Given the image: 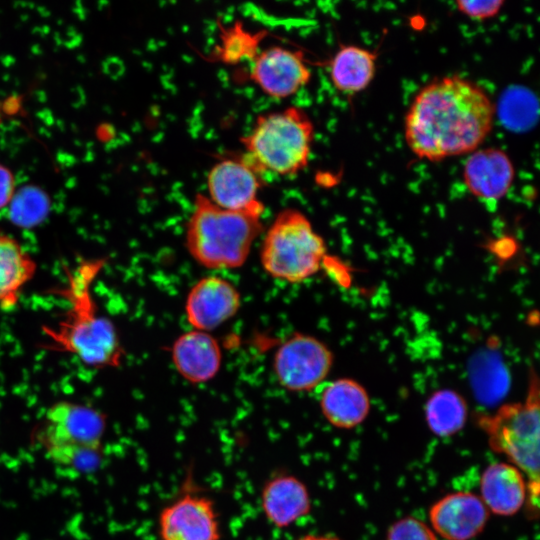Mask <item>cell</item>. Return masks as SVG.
Listing matches in <instances>:
<instances>
[{"mask_svg": "<svg viewBox=\"0 0 540 540\" xmlns=\"http://www.w3.org/2000/svg\"><path fill=\"white\" fill-rule=\"evenodd\" d=\"M184 488L159 513L160 539L220 540L221 528L214 501L192 489L191 481H187Z\"/></svg>", "mask_w": 540, "mask_h": 540, "instance_id": "9c48e42d", "label": "cell"}, {"mask_svg": "<svg viewBox=\"0 0 540 540\" xmlns=\"http://www.w3.org/2000/svg\"><path fill=\"white\" fill-rule=\"evenodd\" d=\"M106 258L82 259L65 272L57 290L68 307L55 325L42 326L43 348L67 353L93 369L117 368L124 348L114 323L99 312L92 286L106 265Z\"/></svg>", "mask_w": 540, "mask_h": 540, "instance_id": "7a4b0ae2", "label": "cell"}, {"mask_svg": "<svg viewBox=\"0 0 540 540\" xmlns=\"http://www.w3.org/2000/svg\"><path fill=\"white\" fill-rule=\"evenodd\" d=\"M314 126L299 107L260 115L241 138L246 158L260 172L295 175L309 163Z\"/></svg>", "mask_w": 540, "mask_h": 540, "instance_id": "5b68a950", "label": "cell"}, {"mask_svg": "<svg viewBox=\"0 0 540 540\" xmlns=\"http://www.w3.org/2000/svg\"><path fill=\"white\" fill-rule=\"evenodd\" d=\"M485 432L490 448L504 456L525 476L528 486V504L534 513L538 510L540 468V406L539 381L532 371L526 399L507 403L491 414L477 419Z\"/></svg>", "mask_w": 540, "mask_h": 540, "instance_id": "277c9868", "label": "cell"}, {"mask_svg": "<svg viewBox=\"0 0 540 540\" xmlns=\"http://www.w3.org/2000/svg\"><path fill=\"white\" fill-rule=\"evenodd\" d=\"M261 174L245 155L224 158L213 165L208 173L207 197L224 209L250 208L261 203L257 197L263 184Z\"/></svg>", "mask_w": 540, "mask_h": 540, "instance_id": "8fae6325", "label": "cell"}, {"mask_svg": "<svg viewBox=\"0 0 540 540\" xmlns=\"http://www.w3.org/2000/svg\"><path fill=\"white\" fill-rule=\"evenodd\" d=\"M457 10L466 17L484 21L495 17L505 4L504 0H487V1H464L458 0L455 2Z\"/></svg>", "mask_w": 540, "mask_h": 540, "instance_id": "d4e9b609", "label": "cell"}, {"mask_svg": "<svg viewBox=\"0 0 540 540\" xmlns=\"http://www.w3.org/2000/svg\"><path fill=\"white\" fill-rule=\"evenodd\" d=\"M514 178L515 169L510 157L495 147L475 150L463 167V180L470 193L487 202L502 199Z\"/></svg>", "mask_w": 540, "mask_h": 540, "instance_id": "9a60e30c", "label": "cell"}, {"mask_svg": "<svg viewBox=\"0 0 540 540\" xmlns=\"http://www.w3.org/2000/svg\"><path fill=\"white\" fill-rule=\"evenodd\" d=\"M325 256V242L306 215L286 208L266 231L260 259L264 270L273 278L300 283L320 270Z\"/></svg>", "mask_w": 540, "mask_h": 540, "instance_id": "52a82bcc", "label": "cell"}, {"mask_svg": "<svg viewBox=\"0 0 540 540\" xmlns=\"http://www.w3.org/2000/svg\"><path fill=\"white\" fill-rule=\"evenodd\" d=\"M252 60L250 79L274 99L294 95L311 79V70L300 51L273 46L257 53Z\"/></svg>", "mask_w": 540, "mask_h": 540, "instance_id": "30bf717a", "label": "cell"}, {"mask_svg": "<svg viewBox=\"0 0 540 540\" xmlns=\"http://www.w3.org/2000/svg\"><path fill=\"white\" fill-rule=\"evenodd\" d=\"M171 355L178 373L193 384L213 379L221 367L219 343L209 332L193 329L181 334L173 343Z\"/></svg>", "mask_w": 540, "mask_h": 540, "instance_id": "2e32d148", "label": "cell"}, {"mask_svg": "<svg viewBox=\"0 0 540 540\" xmlns=\"http://www.w3.org/2000/svg\"><path fill=\"white\" fill-rule=\"evenodd\" d=\"M16 190L13 172L0 163V210L6 208Z\"/></svg>", "mask_w": 540, "mask_h": 540, "instance_id": "484cf974", "label": "cell"}, {"mask_svg": "<svg viewBox=\"0 0 540 540\" xmlns=\"http://www.w3.org/2000/svg\"><path fill=\"white\" fill-rule=\"evenodd\" d=\"M468 406L461 394L451 389L433 392L425 404V419L430 431L438 437H450L463 429Z\"/></svg>", "mask_w": 540, "mask_h": 540, "instance_id": "44dd1931", "label": "cell"}, {"mask_svg": "<svg viewBox=\"0 0 540 540\" xmlns=\"http://www.w3.org/2000/svg\"><path fill=\"white\" fill-rule=\"evenodd\" d=\"M387 540H437V536L425 522L407 516L395 521L389 527Z\"/></svg>", "mask_w": 540, "mask_h": 540, "instance_id": "cb8c5ba5", "label": "cell"}, {"mask_svg": "<svg viewBox=\"0 0 540 540\" xmlns=\"http://www.w3.org/2000/svg\"><path fill=\"white\" fill-rule=\"evenodd\" d=\"M7 207L12 224L20 228H33L48 217L51 198L40 186L26 184L15 190Z\"/></svg>", "mask_w": 540, "mask_h": 540, "instance_id": "7402d4cb", "label": "cell"}, {"mask_svg": "<svg viewBox=\"0 0 540 540\" xmlns=\"http://www.w3.org/2000/svg\"><path fill=\"white\" fill-rule=\"evenodd\" d=\"M263 211L262 202L244 210H228L197 194L185 232L189 254L208 269L241 267L263 231Z\"/></svg>", "mask_w": 540, "mask_h": 540, "instance_id": "3957f363", "label": "cell"}, {"mask_svg": "<svg viewBox=\"0 0 540 540\" xmlns=\"http://www.w3.org/2000/svg\"><path fill=\"white\" fill-rule=\"evenodd\" d=\"M377 55L358 45H342L330 66L333 86L342 93L355 94L366 89L376 74Z\"/></svg>", "mask_w": 540, "mask_h": 540, "instance_id": "ffe728a7", "label": "cell"}, {"mask_svg": "<svg viewBox=\"0 0 540 540\" xmlns=\"http://www.w3.org/2000/svg\"><path fill=\"white\" fill-rule=\"evenodd\" d=\"M333 354L328 346L311 335L297 333L283 342L273 359L279 384L291 392L309 391L329 374Z\"/></svg>", "mask_w": 540, "mask_h": 540, "instance_id": "ba28073f", "label": "cell"}, {"mask_svg": "<svg viewBox=\"0 0 540 540\" xmlns=\"http://www.w3.org/2000/svg\"><path fill=\"white\" fill-rule=\"evenodd\" d=\"M495 114V104L478 84L459 75L437 78L410 104L405 141L415 156L431 162L471 154L490 134Z\"/></svg>", "mask_w": 540, "mask_h": 540, "instance_id": "6da1fadb", "label": "cell"}, {"mask_svg": "<svg viewBox=\"0 0 540 540\" xmlns=\"http://www.w3.org/2000/svg\"><path fill=\"white\" fill-rule=\"evenodd\" d=\"M105 430L101 411L61 400L46 410L37 435L54 464L83 472L97 465Z\"/></svg>", "mask_w": 540, "mask_h": 540, "instance_id": "8992f818", "label": "cell"}, {"mask_svg": "<svg viewBox=\"0 0 540 540\" xmlns=\"http://www.w3.org/2000/svg\"><path fill=\"white\" fill-rule=\"evenodd\" d=\"M260 505L270 524L285 529L310 513L312 501L309 490L301 479L281 471L270 476L263 484Z\"/></svg>", "mask_w": 540, "mask_h": 540, "instance_id": "5bb4252c", "label": "cell"}, {"mask_svg": "<svg viewBox=\"0 0 540 540\" xmlns=\"http://www.w3.org/2000/svg\"><path fill=\"white\" fill-rule=\"evenodd\" d=\"M240 305L238 289L230 281L210 275L197 281L188 292L185 315L195 330L210 332L231 319Z\"/></svg>", "mask_w": 540, "mask_h": 540, "instance_id": "7c38bea8", "label": "cell"}, {"mask_svg": "<svg viewBox=\"0 0 540 540\" xmlns=\"http://www.w3.org/2000/svg\"><path fill=\"white\" fill-rule=\"evenodd\" d=\"M295 540H342L333 535L306 534Z\"/></svg>", "mask_w": 540, "mask_h": 540, "instance_id": "4316f807", "label": "cell"}, {"mask_svg": "<svg viewBox=\"0 0 540 540\" xmlns=\"http://www.w3.org/2000/svg\"><path fill=\"white\" fill-rule=\"evenodd\" d=\"M428 515L436 535L445 540H472L484 530L489 510L480 496L458 491L437 500Z\"/></svg>", "mask_w": 540, "mask_h": 540, "instance_id": "4fadbf2b", "label": "cell"}, {"mask_svg": "<svg viewBox=\"0 0 540 540\" xmlns=\"http://www.w3.org/2000/svg\"><path fill=\"white\" fill-rule=\"evenodd\" d=\"M262 33L253 34L245 30L240 23H235L228 29H222L221 41L217 56L228 64H235L244 59H253Z\"/></svg>", "mask_w": 540, "mask_h": 540, "instance_id": "603a6c76", "label": "cell"}, {"mask_svg": "<svg viewBox=\"0 0 540 540\" xmlns=\"http://www.w3.org/2000/svg\"><path fill=\"white\" fill-rule=\"evenodd\" d=\"M319 404L324 418L340 429H352L360 425L370 411V398L366 389L350 378H339L326 385Z\"/></svg>", "mask_w": 540, "mask_h": 540, "instance_id": "ac0fdd59", "label": "cell"}, {"mask_svg": "<svg viewBox=\"0 0 540 540\" xmlns=\"http://www.w3.org/2000/svg\"><path fill=\"white\" fill-rule=\"evenodd\" d=\"M37 262L13 236L0 233V309L10 311L34 278Z\"/></svg>", "mask_w": 540, "mask_h": 540, "instance_id": "d6986e66", "label": "cell"}, {"mask_svg": "<svg viewBox=\"0 0 540 540\" xmlns=\"http://www.w3.org/2000/svg\"><path fill=\"white\" fill-rule=\"evenodd\" d=\"M480 493L489 512L511 516L520 511L528 498L527 480L510 463H491L481 475Z\"/></svg>", "mask_w": 540, "mask_h": 540, "instance_id": "e0dca14e", "label": "cell"}]
</instances>
